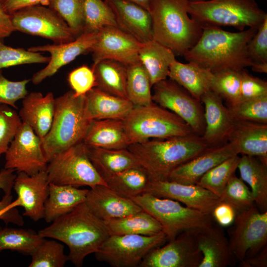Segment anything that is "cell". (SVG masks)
<instances>
[{"label":"cell","instance_id":"obj_1","mask_svg":"<svg viewBox=\"0 0 267 267\" xmlns=\"http://www.w3.org/2000/svg\"><path fill=\"white\" fill-rule=\"evenodd\" d=\"M195 45L183 56L213 74L227 70L241 71L251 67L248 45L257 29L231 32L218 27H204Z\"/></svg>","mask_w":267,"mask_h":267},{"label":"cell","instance_id":"obj_2","mask_svg":"<svg viewBox=\"0 0 267 267\" xmlns=\"http://www.w3.org/2000/svg\"><path fill=\"white\" fill-rule=\"evenodd\" d=\"M38 233L44 238L66 244L68 261L77 267L83 266L87 256L95 253L111 234L104 221L95 216L85 202Z\"/></svg>","mask_w":267,"mask_h":267},{"label":"cell","instance_id":"obj_3","mask_svg":"<svg viewBox=\"0 0 267 267\" xmlns=\"http://www.w3.org/2000/svg\"><path fill=\"white\" fill-rule=\"evenodd\" d=\"M209 145L195 134L167 138H154L131 144L128 149L153 180H168L179 166L198 155Z\"/></svg>","mask_w":267,"mask_h":267},{"label":"cell","instance_id":"obj_4","mask_svg":"<svg viewBox=\"0 0 267 267\" xmlns=\"http://www.w3.org/2000/svg\"><path fill=\"white\" fill-rule=\"evenodd\" d=\"M189 0H151L153 40L183 56L200 38L202 27L188 14Z\"/></svg>","mask_w":267,"mask_h":267},{"label":"cell","instance_id":"obj_5","mask_svg":"<svg viewBox=\"0 0 267 267\" xmlns=\"http://www.w3.org/2000/svg\"><path fill=\"white\" fill-rule=\"evenodd\" d=\"M92 120L85 95H77L71 90L55 98L50 129L41 138L47 162L59 153L82 142Z\"/></svg>","mask_w":267,"mask_h":267},{"label":"cell","instance_id":"obj_6","mask_svg":"<svg viewBox=\"0 0 267 267\" xmlns=\"http://www.w3.org/2000/svg\"><path fill=\"white\" fill-rule=\"evenodd\" d=\"M188 12L202 27L228 26L239 31L258 29L267 19L256 0L190 1Z\"/></svg>","mask_w":267,"mask_h":267},{"label":"cell","instance_id":"obj_7","mask_svg":"<svg viewBox=\"0 0 267 267\" xmlns=\"http://www.w3.org/2000/svg\"><path fill=\"white\" fill-rule=\"evenodd\" d=\"M131 199L159 222L168 241L182 232L208 229L216 224L211 214L183 206L171 199L148 192Z\"/></svg>","mask_w":267,"mask_h":267},{"label":"cell","instance_id":"obj_8","mask_svg":"<svg viewBox=\"0 0 267 267\" xmlns=\"http://www.w3.org/2000/svg\"><path fill=\"white\" fill-rule=\"evenodd\" d=\"M122 121L130 144L194 134L181 118L153 101L146 105H134Z\"/></svg>","mask_w":267,"mask_h":267},{"label":"cell","instance_id":"obj_9","mask_svg":"<svg viewBox=\"0 0 267 267\" xmlns=\"http://www.w3.org/2000/svg\"><path fill=\"white\" fill-rule=\"evenodd\" d=\"M49 183L75 187L106 185L92 164L83 141L56 155L47 165Z\"/></svg>","mask_w":267,"mask_h":267},{"label":"cell","instance_id":"obj_10","mask_svg":"<svg viewBox=\"0 0 267 267\" xmlns=\"http://www.w3.org/2000/svg\"><path fill=\"white\" fill-rule=\"evenodd\" d=\"M167 241L163 231L152 236L110 234L94 254L97 261L113 267H139L151 250Z\"/></svg>","mask_w":267,"mask_h":267},{"label":"cell","instance_id":"obj_11","mask_svg":"<svg viewBox=\"0 0 267 267\" xmlns=\"http://www.w3.org/2000/svg\"><path fill=\"white\" fill-rule=\"evenodd\" d=\"M228 231L230 249L236 262L254 257L267 246V211L255 204L237 214Z\"/></svg>","mask_w":267,"mask_h":267},{"label":"cell","instance_id":"obj_12","mask_svg":"<svg viewBox=\"0 0 267 267\" xmlns=\"http://www.w3.org/2000/svg\"><path fill=\"white\" fill-rule=\"evenodd\" d=\"M9 14L15 31L47 39L55 44L73 41L79 36L56 12L45 5H33Z\"/></svg>","mask_w":267,"mask_h":267},{"label":"cell","instance_id":"obj_13","mask_svg":"<svg viewBox=\"0 0 267 267\" xmlns=\"http://www.w3.org/2000/svg\"><path fill=\"white\" fill-rule=\"evenodd\" d=\"M152 87L154 102L181 118L195 134L203 135L205 128L204 111L200 100L169 78L156 83Z\"/></svg>","mask_w":267,"mask_h":267},{"label":"cell","instance_id":"obj_14","mask_svg":"<svg viewBox=\"0 0 267 267\" xmlns=\"http://www.w3.org/2000/svg\"><path fill=\"white\" fill-rule=\"evenodd\" d=\"M4 154L5 168L29 175L45 170L48 163L42 147L41 138L25 123Z\"/></svg>","mask_w":267,"mask_h":267},{"label":"cell","instance_id":"obj_15","mask_svg":"<svg viewBox=\"0 0 267 267\" xmlns=\"http://www.w3.org/2000/svg\"><path fill=\"white\" fill-rule=\"evenodd\" d=\"M202 254L194 231H185L151 250L139 267H198Z\"/></svg>","mask_w":267,"mask_h":267},{"label":"cell","instance_id":"obj_16","mask_svg":"<svg viewBox=\"0 0 267 267\" xmlns=\"http://www.w3.org/2000/svg\"><path fill=\"white\" fill-rule=\"evenodd\" d=\"M141 44L134 37L116 26L100 29L90 52L93 63L104 60L119 62L126 66L139 61L138 50Z\"/></svg>","mask_w":267,"mask_h":267},{"label":"cell","instance_id":"obj_17","mask_svg":"<svg viewBox=\"0 0 267 267\" xmlns=\"http://www.w3.org/2000/svg\"><path fill=\"white\" fill-rule=\"evenodd\" d=\"M98 31L82 33L74 41L67 43L46 44L29 48L28 49L31 51L47 52L50 54L47 65L33 75L32 83L35 85L40 84L78 56L90 52L96 41Z\"/></svg>","mask_w":267,"mask_h":267},{"label":"cell","instance_id":"obj_18","mask_svg":"<svg viewBox=\"0 0 267 267\" xmlns=\"http://www.w3.org/2000/svg\"><path fill=\"white\" fill-rule=\"evenodd\" d=\"M146 192L182 203L185 206L212 215L220 198L196 184H185L169 180L151 179Z\"/></svg>","mask_w":267,"mask_h":267},{"label":"cell","instance_id":"obj_19","mask_svg":"<svg viewBox=\"0 0 267 267\" xmlns=\"http://www.w3.org/2000/svg\"><path fill=\"white\" fill-rule=\"evenodd\" d=\"M49 186L46 169L33 175L18 173L13 188L17 195L19 206L24 208L23 216L35 222L44 218V206L48 196Z\"/></svg>","mask_w":267,"mask_h":267},{"label":"cell","instance_id":"obj_20","mask_svg":"<svg viewBox=\"0 0 267 267\" xmlns=\"http://www.w3.org/2000/svg\"><path fill=\"white\" fill-rule=\"evenodd\" d=\"M236 155H239L236 148L230 142L210 146L198 155L174 169L168 180L185 184H196L210 170Z\"/></svg>","mask_w":267,"mask_h":267},{"label":"cell","instance_id":"obj_21","mask_svg":"<svg viewBox=\"0 0 267 267\" xmlns=\"http://www.w3.org/2000/svg\"><path fill=\"white\" fill-rule=\"evenodd\" d=\"M85 202L91 212L103 221L121 218L142 210L131 198L103 184L90 188Z\"/></svg>","mask_w":267,"mask_h":267},{"label":"cell","instance_id":"obj_22","mask_svg":"<svg viewBox=\"0 0 267 267\" xmlns=\"http://www.w3.org/2000/svg\"><path fill=\"white\" fill-rule=\"evenodd\" d=\"M200 101L204 111L205 128L201 136L209 146H214L227 142L231 131L233 119L222 99L212 90L206 92Z\"/></svg>","mask_w":267,"mask_h":267},{"label":"cell","instance_id":"obj_23","mask_svg":"<svg viewBox=\"0 0 267 267\" xmlns=\"http://www.w3.org/2000/svg\"><path fill=\"white\" fill-rule=\"evenodd\" d=\"M111 9L117 27L140 43L153 39L149 11L129 0H104Z\"/></svg>","mask_w":267,"mask_h":267},{"label":"cell","instance_id":"obj_24","mask_svg":"<svg viewBox=\"0 0 267 267\" xmlns=\"http://www.w3.org/2000/svg\"><path fill=\"white\" fill-rule=\"evenodd\" d=\"M233 120L228 142L238 154L257 157L267 164V124Z\"/></svg>","mask_w":267,"mask_h":267},{"label":"cell","instance_id":"obj_25","mask_svg":"<svg viewBox=\"0 0 267 267\" xmlns=\"http://www.w3.org/2000/svg\"><path fill=\"white\" fill-rule=\"evenodd\" d=\"M55 98L52 92L44 95L31 92L22 99L18 114L23 123L28 124L41 138L49 131L55 111Z\"/></svg>","mask_w":267,"mask_h":267},{"label":"cell","instance_id":"obj_26","mask_svg":"<svg viewBox=\"0 0 267 267\" xmlns=\"http://www.w3.org/2000/svg\"><path fill=\"white\" fill-rule=\"evenodd\" d=\"M198 246L202 254L198 267L234 266L236 260L230 249L228 241L220 227H212L195 232Z\"/></svg>","mask_w":267,"mask_h":267},{"label":"cell","instance_id":"obj_27","mask_svg":"<svg viewBox=\"0 0 267 267\" xmlns=\"http://www.w3.org/2000/svg\"><path fill=\"white\" fill-rule=\"evenodd\" d=\"M83 142L88 146L127 148L130 145L122 120H92Z\"/></svg>","mask_w":267,"mask_h":267},{"label":"cell","instance_id":"obj_28","mask_svg":"<svg viewBox=\"0 0 267 267\" xmlns=\"http://www.w3.org/2000/svg\"><path fill=\"white\" fill-rule=\"evenodd\" d=\"M92 120L124 119L134 106L128 99L106 92L94 87L85 94Z\"/></svg>","mask_w":267,"mask_h":267},{"label":"cell","instance_id":"obj_29","mask_svg":"<svg viewBox=\"0 0 267 267\" xmlns=\"http://www.w3.org/2000/svg\"><path fill=\"white\" fill-rule=\"evenodd\" d=\"M88 191V189L49 183V194L44 206L45 222H52L84 202Z\"/></svg>","mask_w":267,"mask_h":267},{"label":"cell","instance_id":"obj_30","mask_svg":"<svg viewBox=\"0 0 267 267\" xmlns=\"http://www.w3.org/2000/svg\"><path fill=\"white\" fill-rule=\"evenodd\" d=\"M168 77L200 100L211 90L213 74L193 62L183 63L176 59L170 66Z\"/></svg>","mask_w":267,"mask_h":267},{"label":"cell","instance_id":"obj_31","mask_svg":"<svg viewBox=\"0 0 267 267\" xmlns=\"http://www.w3.org/2000/svg\"><path fill=\"white\" fill-rule=\"evenodd\" d=\"M237 169L240 178L250 187L257 208L267 211V164L257 157L242 154Z\"/></svg>","mask_w":267,"mask_h":267},{"label":"cell","instance_id":"obj_32","mask_svg":"<svg viewBox=\"0 0 267 267\" xmlns=\"http://www.w3.org/2000/svg\"><path fill=\"white\" fill-rule=\"evenodd\" d=\"M92 164L104 180L126 169L140 166L127 148L107 149L88 146Z\"/></svg>","mask_w":267,"mask_h":267},{"label":"cell","instance_id":"obj_33","mask_svg":"<svg viewBox=\"0 0 267 267\" xmlns=\"http://www.w3.org/2000/svg\"><path fill=\"white\" fill-rule=\"evenodd\" d=\"M175 56L171 49L153 39L141 44L139 60L147 72L152 86L168 77L170 66L176 59Z\"/></svg>","mask_w":267,"mask_h":267},{"label":"cell","instance_id":"obj_34","mask_svg":"<svg viewBox=\"0 0 267 267\" xmlns=\"http://www.w3.org/2000/svg\"><path fill=\"white\" fill-rule=\"evenodd\" d=\"M95 88L106 92L127 98V66L112 60H104L93 64ZM128 99V98H127Z\"/></svg>","mask_w":267,"mask_h":267},{"label":"cell","instance_id":"obj_35","mask_svg":"<svg viewBox=\"0 0 267 267\" xmlns=\"http://www.w3.org/2000/svg\"><path fill=\"white\" fill-rule=\"evenodd\" d=\"M111 234L152 236L163 231L159 222L143 210L121 218L104 221Z\"/></svg>","mask_w":267,"mask_h":267},{"label":"cell","instance_id":"obj_36","mask_svg":"<svg viewBox=\"0 0 267 267\" xmlns=\"http://www.w3.org/2000/svg\"><path fill=\"white\" fill-rule=\"evenodd\" d=\"M151 178L141 166L117 173L104 181L106 185L121 195L131 198L146 192Z\"/></svg>","mask_w":267,"mask_h":267},{"label":"cell","instance_id":"obj_37","mask_svg":"<svg viewBox=\"0 0 267 267\" xmlns=\"http://www.w3.org/2000/svg\"><path fill=\"white\" fill-rule=\"evenodd\" d=\"M152 87L148 74L140 61L127 66V97L134 105H146L153 102Z\"/></svg>","mask_w":267,"mask_h":267},{"label":"cell","instance_id":"obj_38","mask_svg":"<svg viewBox=\"0 0 267 267\" xmlns=\"http://www.w3.org/2000/svg\"><path fill=\"white\" fill-rule=\"evenodd\" d=\"M44 239L33 230L0 227V253L9 250L31 255Z\"/></svg>","mask_w":267,"mask_h":267},{"label":"cell","instance_id":"obj_39","mask_svg":"<svg viewBox=\"0 0 267 267\" xmlns=\"http://www.w3.org/2000/svg\"><path fill=\"white\" fill-rule=\"evenodd\" d=\"M239 159V155H236L223 161L205 173L197 184L221 198L228 181L237 169Z\"/></svg>","mask_w":267,"mask_h":267},{"label":"cell","instance_id":"obj_40","mask_svg":"<svg viewBox=\"0 0 267 267\" xmlns=\"http://www.w3.org/2000/svg\"><path fill=\"white\" fill-rule=\"evenodd\" d=\"M83 32L98 31L105 26L117 27L114 14L104 0H84Z\"/></svg>","mask_w":267,"mask_h":267},{"label":"cell","instance_id":"obj_41","mask_svg":"<svg viewBox=\"0 0 267 267\" xmlns=\"http://www.w3.org/2000/svg\"><path fill=\"white\" fill-rule=\"evenodd\" d=\"M64 246L54 240H46L38 246L30 255L29 267H63L67 261Z\"/></svg>","mask_w":267,"mask_h":267},{"label":"cell","instance_id":"obj_42","mask_svg":"<svg viewBox=\"0 0 267 267\" xmlns=\"http://www.w3.org/2000/svg\"><path fill=\"white\" fill-rule=\"evenodd\" d=\"M226 106L234 120L267 124V96L240 100Z\"/></svg>","mask_w":267,"mask_h":267},{"label":"cell","instance_id":"obj_43","mask_svg":"<svg viewBox=\"0 0 267 267\" xmlns=\"http://www.w3.org/2000/svg\"><path fill=\"white\" fill-rule=\"evenodd\" d=\"M241 71L224 70L213 74L211 90L219 95L226 105L241 99Z\"/></svg>","mask_w":267,"mask_h":267},{"label":"cell","instance_id":"obj_44","mask_svg":"<svg viewBox=\"0 0 267 267\" xmlns=\"http://www.w3.org/2000/svg\"><path fill=\"white\" fill-rule=\"evenodd\" d=\"M220 199L230 204L237 214L248 209L255 204L250 189L235 174L228 181Z\"/></svg>","mask_w":267,"mask_h":267},{"label":"cell","instance_id":"obj_45","mask_svg":"<svg viewBox=\"0 0 267 267\" xmlns=\"http://www.w3.org/2000/svg\"><path fill=\"white\" fill-rule=\"evenodd\" d=\"M47 6L56 12L79 35L84 28V0H49Z\"/></svg>","mask_w":267,"mask_h":267},{"label":"cell","instance_id":"obj_46","mask_svg":"<svg viewBox=\"0 0 267 267\" xmlns=\"http://www.w3.org/2000/svg\"><path fill=\"white\" fill-rule=\"evenodd\" d=\"M3 40H0V70L23 64L48 63L49 60V57L41 52L8 46Z\"/></svg>","mask_w":267,"mask_h":267},{"label":"cell","instance_id":"obj_47","mask_svg":"<svg viewBox=\"0 0 267 267\" xmlns=\"http://www.w3.org/2000/svg\"><path fill=\"white\" fill-rule=\"evenodd\" d=\"M248 53L252 62V71L267 73V19L257 29L248 45Z\"/></svg>","mask_w":267,"mask_h":267},{"label":"cell","instance_id":"obj_48","mask_svg":"<svg viewBox=\"0 0 267 267\" xmlns=\"http://www.w3.org/2000/svg\"><path fill=\"white\" fill-rule=\"evenodd\" d=\"M16 109L0 105V156L5 154L23 122Z\"/></svg>","mask_w":267,"mask_h":267},{"label":"cell","instance_id":"obj_49","mask_svg":"<svg viewBox=\"0 0 267 267\" xmlns=\"http://www.w3.org/2000/svg\"><path fill=\"white\" fill-rule=\"evenodd\" d=\"M30 79L13 81L6 78L0 70V105L5 104L17 109L16 102L28 93L26 87Z\"/></svg>","mask_w":267,"mask_h":267},{"label":"cell","instance_id":"obj_50","mask_svg":"<svg viewBox=\"0 0 267 267\" xmlns=\"http://www.w3.org/2000/svg\"><path fill=\"white\" fill-rule=\"evenodd\" d=\"M68 82L72 90L77 95H85L95 86V79L91 68L81 66L70 72Z\"/></svg>","mask_w":267,"mask_h":267},{"label":"cell","instance_id":"obj_51","mask_svg":"<svg viewBox=\"0 0 267 267\" xmlns=\"http://www.w3.org/2000/svg\"><path fill=\"white\" fill-rule=\"evenodd\" d=\"M241 99L267 96V82L250 74L246 68L240 71Z\"/></svg>","mask_w":267,"mask_h":267},{"label":"cell","instance_id":"obj_52","mask_svg":"<svg viewBox=\"0 0 267 267\" xmlns=\"http://www.w3.org/2000/svg\"><path fill=\"white\" fill-rule=\"evenodd\" d=\"M236 215V211L230 204L222 201L214 207L212 212V216L215 222L223 227L231 225Z\"/></svg>","mask_w":267,"mask_h":267},{"label":"cell","instance_id":"obj_53","mask_svg":"<svg viewBox=\"0 0 267 267\" xmlns=\"http://www.w3.org/2000/svg\"><path fill=\"white\" fill-rule=\"evenodd\" d=\"M49 0H1L4 10L10 14L20 9L36 5H47Z\"/></svg>","mask_w":267,"mask_h":267},{"label":"cell","instance_id":"obj_54","mask_svg":"<svg viewBox=\"0 0 267 267\" xmlns=\"http://www.w3.org/2000/svg\"><path fill=\"white\" fill-rule=\"evenodd\" d=\"M15 30L12 24L10 14L3 8L0 0V40L9 37Z\"/></svg>","mask_w":267,"mask_h":267},{"label":"cell","instance_id":"obj_55","mask_svg":"<svg viewBox=\"0 0 267 267\" xmlns=\"http://www.w3.org/2000/svg\"><path fill=\"white\" fill-rule=\"evenodd\" d=\"M14 171L4 168L0 171V189L4 194H11L16 175Z\"/></svg>","mask_w":267,"mask_h":267},{"label":"cell","instance_id":"obj_56","mask_svg":"<svg viewBox=\"0 0 267 267\" xmlns=\"http://www.w3.org/2000/svg\"><path fill=\"white\" fill-rule=\"evenodd\" d=\"M242 267H267V246L253 257L246 259L240 262Z\"/></svg>","mask_w":267,"mask_h":267},{"label":"cell","instance_id":"obj_57","mask_svg":"<svg viewBox=\"0 0 267 267\" xmlns=\"http://www.w3.org/2000/svg\"><path fill=\"white\" fill-rule=\"evenodd\" d=\"M0 220L5 224L12 223L18 225H22L24 221L22 217L19 214L16 208L3 210L0 212Z\"/></svg>","mask_w":267,"mask_h":267},{"label":"cell","instance_id":"obj_58","mask_svg":"<svg viewBox=\"0 0 267 267\" xmlns=\"http://www.w3.org/2000/svg\"><path fill=\"white\" fill-rule=\"evenodd\" d=\"M19 206L17 199L12 201V196L11 194H4L0 200V212L8 209L16 208Z\"/></svg>","mask_w":267,"mask_h":267},{"label":"cell","instance_id":"obj_59","mask_svg":"<svg viewBox=\"0 0 267 267\" xmlns=\"http://www.w3.org/2000/svg\"><path fill=\"white\" fill-rule=\"evenodd\" d=\"M133 1L148 10L149 3L151 0H129Z\"/></svg>","mask_w":267,"mask_h":267},{"label":"cell","instance_id":"obj_60","mask_svg":"<svg viewBox=\"0 0 267 267\" xmlns=\"http://www.w3.org/2000/svg\"><path fill=\"white\" fill-rule=\"evenodd\" d=\"M190 1H201V0H189Z\"/></svg>","mask_w":267,"mask_h":267}]
</instances>
